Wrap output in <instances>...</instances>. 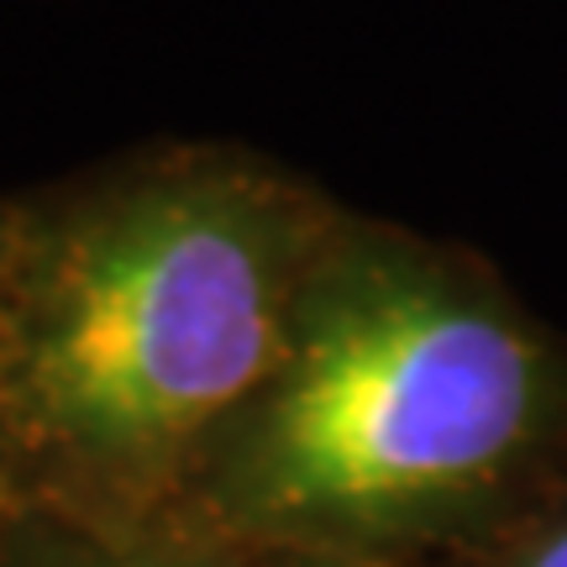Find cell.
Listing matches in <instances>:
<instances>
[{"label": "cell", "mask_w": 567, "mask_h": 567, "mask_svg": "<svg viewBox=\"0 0 567 567\" xmlns=\"http://www.w3.org/2000/svg\"><path fill=\"white\" fill-rule=\"evenodd\" d=\"M321 231L237 163H174L17 231L0 279V431L84 494L200 467L264 389Z\"/></svg>", "instance_id": "6da1fadb"}, {"label": "cell", "mask_w": 567, "mask_h": 567, "mask_svg": "<svg viewBox=\"0 0 567 567\" xmlns=\"http://www.w3.org/2000/svg\"><path fill=\"white\" fill-rule=\"evenodd\" d=\"M557 410V373L488 284L394 237H326L264 389L205 446L231 536L358 557L478 509Z\"/></svg>", "instance_id": "7a4b0ae2"}, {"label": "cell", "mask_w": 567, "mask_h": 567, "mask_svg": "<svg viewBox=\"0 0 567 567\" xmlns=\"http://www.w3.org/2000/svg\"><path fill=\"white\" fill-rule=\"evenodd\" d=\"M105 557H111V567H243L216 542L174 536V530H163V536H132L122 547L105 542Z\"/></svg>", "instance_id": "3957f363"}, {"label": "cell", "mask_w": 567, "mask_h": 567, "mask_svg": "<svg viewBox=\"0 0 567 567\" xmlns=\"http://www.w3.org/2000/svg\"><path fill=\"white\" fill-rule=\"evenodd\" d=\"M11 567H111V557H105V542H90L74 530H32L11 551Z\"/></svg>", "instance_id": "277c9868"}, {"label": "cell", "mask_w": 567, "mask_h": 567, "mask_svg": "<svg viewBox=\"0 0 567 567\" xmlns=\"http://www.w3.org/2000/svg\"><path fill=\"white\" fill-rule=\"evenodd\" d=\"M499 567H567V505L547 515Z\"/></svg>", "instance_id": "5b68a950"}, {"label": "cell", "mask_w": 567, "mask_h": 567, "mask_svg": "<svg viewBox=\"0 0 567 567\" xmlns=\"http://www.w3.org/2000/svg\"><path fill=\"white\" fill-rule=\"evenodd\" d=\"M243 567H358V557H326V551H268L264 563Z\"/></svg>", "instance_id": "8992f818"}, {"label": "cell", "mask_w": 567, "mask_h": 567, "mask_svg": "<svg viewBox=\"0 0 567 567\" xmlns=\"http://www.w3.org/2000/svg\"><path fill=\"white\" fill-rule=\"evenodd\" d=\"M11 247H17V226L0 216V279H6V264H11Z\"/></svg>", "instance_id": "52a82bcc"}, {"label": "cell", "mask_w": 567, "mask_h": 567, "mask_svg": "<svg viewBox=\"0 0 567 567\" xmlns=\"http://www.w3.org/2000/svg\"><path fill=\"white\" fill-rule=\"evenodd\" d=\"M0 509H6V431H0Z\"/></svg>", "instance_id": "ba28073f"}]
</instances>
